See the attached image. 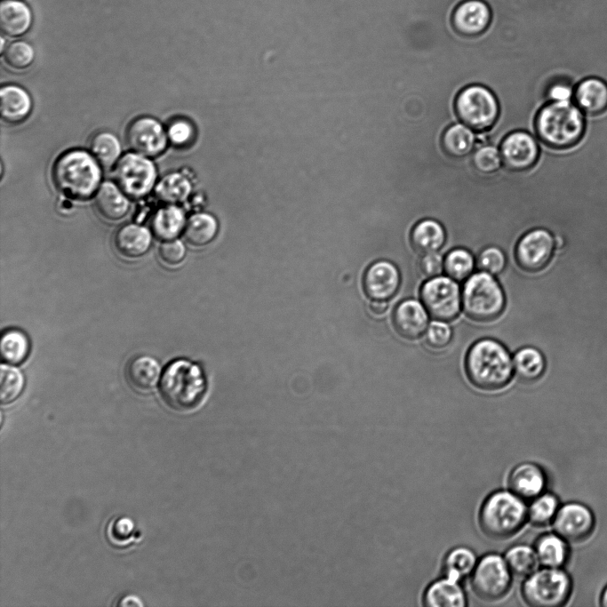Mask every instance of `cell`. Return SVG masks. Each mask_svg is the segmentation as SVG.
Returning <instances> with one entry per match:
<instances>
[{
    "label": "cell",
    "instance_id": "cell-1",
    "mask_svg": "<svg viewBox=\"0 0 607 607\" xmlns=\"http://www.w3.org/2000/svg\"><path fill=\"white\" fill-rule=\"evenodd\" d=\"M558 208L569 311L585 330L607 328V110L587 116L583 138L569 148Z\"/></svg>",
    "mask_w": 607,
    "mask_h": 607
},
{
    "label": "cell",
    "instance_id": "cell-2",
    "mask_svg": "<svg viewBox=\"0 0 607 607\" xmlns=\"http://www.w3.org/2000/svg\"><path fill=\"white\" fill-rule=\"evenodd\" d=\"M587 128V115L573 101H547L535 118V130L541 142L555 149L578 144Z\"/></svg>",
    "mask_w": 607,
    "mask_h": 607
},
{
    "label": "cell",
    "instance_id": "cell-3",
    "mask_svg": "<svg viewBox=\"0 0 607 607\" xmlns=\"http://www.w3.org/2000/svg\"><path fill=\"white\" fill-rule=\"evenodd\" d=\"M513 363L507 350L499 342L483 339L475 343L466 357L469 380L483 390L505 387L513 374Z\"/></svg>",
    "mask_w": 607,
    "mask_h": 607
},
{
    "label": "cell",
    "instance_id": "cell-4",
    "mask_svg": "<svg viewBox=\"0 0 607 607\" xmlns=\"http://www.w3.org/2000/svg\"><path fill=\"white\" fill-rule=\"evenodd\" d=\"M52 175L56 188L63 195L77 200L90 198L101 179L96 158L81 149L60 155L53 164Z\"/></svg>",
    "mask_w": 607,
    "mask_h": 607
},
{
    "label": "cell",
    "instance_id": "cell-5",
    "mask_svg": "<svg viewBox=\"0 0 607 607\" xmlns=\"http://www.w3.org/2000/svg\"><path fill=\"white\" fill-rule=\"evenodd\" d=\"M206 382L201 368L187 360H176L164 370L159 391L164 403L176 411L196 408L204 396Z\"/></svg>",
    "mask_w": 607,
    "mask_h": 607
},
{
    "label": "cell",
    "instance_id": "cell-6",
    "mask_svg": "<svg viewBox=\"0 0 607 607\" xmlns=\"http://www.w3.org/2000/svg\"><path fill=\"white\" fill-rule=\"evenodd\" d=\"M528 517V509L520 497L513 492L499 491L483 502L479 523L489 537L503 539L517 533Z\"/></svg>",
    "mask_w": 607,
    "mask_h": 607
},
{
    "label": "cell",
    "instance_id": "cell-7",
    "mask_svg": "<svg viewBox=\"0 0 607 607\" xmlns=\"http://www.w3.org/2000/svg\"><path fill=\"white\" fill-rule=\"evenodd\" d=\"M462 305L468 317L478 322L496 319L505 307L504 292L499 283L486 272L475 273L465 282Z\"/></svg>",
    "mask_w": 607,
    "mask_h": 607
},
{
    "label": "cell",
    "instance_id": "cell-8",
    "mask_svg": "<svg viewBox=\"0 0 607 607\" xmlns=\"http://www.w3.org/2000/svg\"><path fill=\"white\" fill-rule=\"evenodd\" d=\"M572 581L561 568L545 567L531 574L523 587V597L534 607H560L571 597Z\"/></svg>",
    "mask_w": 607,
    "mask_h": 607
},
{
    "label": "cell",
    "instance_id": "cell-9",
    "mask_svg": "<svg viewBox=\"0 0 607 607\" xmlns=\"http://www.w3.org/2000/svg\"><path fill=\"white\" fill-rule=\"evenodd\" d=\"M455 111L459 119L476 131L490 129L496 122L499 108L494 94L482 85H470L458 94Z\"/></svg>",
    "mask_w": 607,
    "mask_h": 607
},
{
    "label": "cell",
    "instance_id": "cell-10",
    "mask_svg": "<svg viewBox=\"0 0 607 607\" xmlns=\"http://www.w3.org/2000/svg\"><path fill=\"white\" fill-rule=\"evenodd\" d=\"M116 185L127 196L139 199L152 189L156 180L154 164L140 154L129 153L123 156L114 169Z\"/></svg>",
    "mask_w": 607,
    "mask_h": 607
},
{
    "label": "cell",
    "instance_id": "cell-11",
    "mask_svg": "<svg viewBox=\"0 0 607 607\" xmlns=\"http://www.w3.org/2000/svg\"><path fill=\"white\" fill-rule=\"evenodd\" d=\"M420 297L429 315L436 320L449 322L459 313L462 301L460 289L450 276L429 278L421 287Z\"/></svg>",
    "mask_w": 607,
    "mask_h": 607
},
{
    "label": "cell",
    "instance_id": "cell-12",
    "mask_svg": "<svg viewBox=\"0 0 607 607\" xmlns=\"http://www.w3.org/2000/svg\"><path fill=\"white\" fill-rule=\"evenodd\" d=\"M475 594L485 601H497L508 591L510 571L505 559L496 554L484 555L475 565L471 579Z\"/></svg>",
    "mask_w": 607,
    "mask_h": 607
},
{
    "label": "cell",
    "instance_id": "cell-13",
    "mask_svg": "<svg viewBox=\"0 0 607 607\" xmlns=\"http://www.w3.org/2000/svg\"><path fill=\"white\" fill-rule=\"evenodd\" d=\"M556 251L554 235L545 228H536L525 234L515 247L518 265L529 272H538L551 261Z\"/></svg>",
    "mask_w": 607,
    "mask_h": 607
},
{
    "label": "cell",
    "instance_id": "cell-14",
    "mask_svg": "<svg viewBox=\"0 0 607 607\" xmlns=\"http://www.w3.org/2000/svg\"><path fill=\"white\" fill-rule=\"evenodd\" d=\"M595 519L592 510L580 502H568L558 508L554 531L568 543H580L593 533Z\"/></svg>",
    "mask_w": 607,
    "mask_h": 607
},
{
    "label": "cell",
    "instance_id": "cell-15",
    "mask_svg": "<svg viewBox=\"0 0 607 607\" xmlns=\"http://www.w3.org/2000/svg\"><path fill=\"white\" fill-rule=\"evenodd\" d=\"M125 139L130 148L135 153L153 157L164 150L168 137L158 121L141 116L129 124Z\"/></svg>",
    "mask_w": 607,
    "mask_h": 607
},
{
    "label": "cell",
    "instance_id": "cell-16",
    "mask_svg": "<svg viewBox=\"0 0 607 607\" xmlns=\"http://www.w3.org/2000/svg\"><path fill=\"white\" fill-rule=\"evenodd\" d=\"M539 154L535 139L524 132H514L502 141L500 156L510 170L523 171L535 164Z\"/></svg>",
    "mask_w": 607,
    "mask_h": 607
},
{
    "label": "cell",
    "instance_id": "cell-17",
    "mask_svg": "<svg viewBox=\"0 0 607 607\" xmlns=\"http://www.w3.org/2000/svg\"><path fill=\"white\" fill-rule=\"evenodd\" d=\"M400 274L397 268L387 260L372 263L365 270L363 287L366 295L373 300H387L397 292Z\"/></svg>",
    "mask_w": 607,
    "mask_h": 607
},
{
    "label": "cell",
    "instance_id": "cell-18",
    "mask_svg": "<svg viewBox=\"0 0 607 607\" xmlns=\"http://www.w3.org/2000/svg\"><path fill=\"white\" fill-rule=\"evenodd\" d=\"M491 9L482 0H466L461 2L452 14V24L455 29L465 36H477L490 25Z\"/></svg>",
    "mask_w": 607,
    "mask_h": 607
},
{
    "label": "cell",
    "instance_id": "cell-19",
    "mask_svg": "<svg viewBox=\"0 0 607 607\" xmlns=\"http://www.w3.org/2000/svg\"><path fill=\"white\" fill-rule=\"evenodd\" d=\"M393 323L403 338H419L427 328L428 315L420 302L414 300L402 301L395 309Z\"/></svg>",
    "mask_w": 607,
    "mask_h": 607
},
{
    "label": "cell",
    "instance_id": "cell-20",
    "mask_svg": "<svg viewBox=\"0 0 607 607\" xmlns=\"http://www.w3.org/2000/svg\"><path fill=\"white\" fill-rule=\"evenodd\" d=\"M573 101L587 116H597L607 110V82L591 76L575 86Z\"/></svg>",
    "mask_w": 607,
    "mask_h": 607
},
{
    "label": "cell",
    "instance_id": "cell-21",
    "mask_svg": "<svg viewBox=\"0 0 607 607\" xmlns=\"http://www.w3.org/2000/svg\"><path fill=\"white\" fill-rule=\"evenodd\" d=\"M508 485L511 491L521 499H534L542 493L546 475L538 465L522 463L510 473Z\"/></svg>",
    "mask_w": 607,
    "mask_h": 607
},
{
    "label": "cell",
    "instance_id": "cell-22",
    "mask_svg": "<svg viewBox=\"0 0 607 607\" xmlns=\"http://www.w3.org/2000/svg\"><path fill=\"white\" fill-rule=\"evenodd\" d=\"M151 235L143 227L127 224L115 233L114 246L124 258L134 259L142 256L149 249Z\"/></svg>",
    "mask_w": 607,
    "mask_h": 607
},
{
    "label": "cell",
    "instance_id": "cell-23",
    "mask_svg": "<svg viewBox=\"0 0 607 607\" xmlns=\"http://www.w3.org/2000/svg\"><path fill=\"white\" fill-rule=\"evenodd\" d=\"M0 114L3 121L17 124L24 121L32 108L29 94L17 85H5L0 91Z\"/></svg>",
    "mask_w": 607,
    "mask_h": 607
},
{
    "label": "cell",
    "instance_id": "cell-24",
    "mask_svg": "<svg viewBox=\"0 0 607 607\" xmlns=\"http://www.w3.org/2000/svg\"><path fill=\"white\" fill-rule=\"evenodd\" d=\"M125 196L116 185L110 182L103 183L98 189L94 199L97 212L109 221L123 219L130 208Z\"/></svg>",
    "mask_w": 607,
    "mask_h": 607
},
{
    "label": "cell",
    "instance_id": "cell-25",
    "mask_svg": "<svg viewBox=\"0 0 607 607\" xmlns=\"http://www.w3.org/2000/svg\"><path fill=\"white\" fill-rule=\"evenodd\" d=\"M424 604L427 607H464L467 600L458 581L446 578L435 581L427 588Z\"/></svg>",
    "mask_w": 607,
    "mask_h": 607
},
{
    "label": "cell",
    "instance_id": "cell-26",
    "mask_svg": "<svg viewBox=\"0 0 607 607\" xmlns=\"http://www.w3.org/2000/svg\"><path fill=\"white\" fill-rule=\"evenodd\" d=\"M160 365L153 357L140 355L129 361L125 368L127 381L135 388L148 391L156 387L160 379Z\"/></svg>",
    "mask_w": 607,
    "mask_h": 607
},
{
    "label": "cell",
    "instance_id": "cell-27",
    "mask_svg": "<svg viewBox=\"0 0 607 607\" xmlns=\"http://www.w3.org/2000/svg\"><path fill=\"white\" fill-rule=\"evenodd\" d=\"M32 20L28 6L15 0H4L0 4V28L9 36L24 34L30 27Z\"/></svg>",
    "mask_w": 607,
    "mask_h": 607
},
{
    "label": "cell",
    "instance_id": "cell-28",
    "mask_svg": "<svg viewBox=\"0 0 607 607\" xmlns=\"http://www.w3.org/2000/svg\"><path fill=\"white\" fill-rule=\"evenodd\" d=\"M445 241L442 225L434 220H424L415 225L411 234L414 250L421 254L436 252Z\"/></svg>",
    "mask_w": 607,
    "mask_h": 607
},
{
    "label": "cell",
    "instance_id": "cell-29",
    "mask_svg": "<svg viewBox=\"0 0 607 607\" xmlns=\"http://www.w3.org/2000/svg\"><path fill=\"white\" fill-rule=\"evenodd\" d=\"M535 552L539 563L548 568H561L569 558L568 542L556 533L539 537Z\"/></svg>",
    "mask_w": 607,
    "mask_h": 607
},
{
    "label": "cell",
    "instance_id": "cell-30",
    "mask_svg": "<svg viewBox=\"0 0 607 607\" xmlns=\"http://www.w3.org/2000/svg\"><path fill=\"white\" fill-rule=\"evenodd\" d=\"M185 227L183 212L169 205L158 209L151 218V231L158 239L168 241L175 238Z\"/></svg>",
    "mask_w": 607,
    "mask_h": 607
},
{
    "label": "cell",
    "instance_id": "cell-31",
    "mask_svg": "<svg viewBox=\"0 0 607 607\" xmlns=\"http://www.w3.org/2000/svg\"><path fill=\"white\" fill-rule=\"evenodd\" d=\"M475 142V136L471 128L456 124L447 128L442 137L444 151L453 157H463L468 155Z\"/></svg>",
    "mask_w": 607,
    "mask_h": 607
},
{
    "label": "cell",
    "instance_id": "cell-32",
    "mask_svg": "<svg viewBox=\"0 0 607 607\" xmlns=\"http://www.w3.org/2000/svg\"><path fill=\"white\" fill-rule=\"evenodd\" d=\"M513 366L521 379L531 382L539 379L543 375L546 361L538 349L524 347L515 353Z\"/></svg>",
    "mask_w": 607,
    "mask_h": 607
},
{
    "label": "cell",
    "instance_id": "cell-33",
    "mask_svg": "<svg viewBox=\"0 0 607 607\" xmlns=\"http://www.w3.org/2000/svg\"><path fill=\"white\" fill-rule=\"evenodd\" d=\"M217 233V223L209 214L200 213L188 219L184 227V237L194 246L209 244Z\"/></svg>",
    "mask_w": 607,
    "mask_h": 607
},
{
    "label": "cell",
    "instance_id": "cell-34",
    "mask_svg": "<svg viewBox=\"0 0 607 607\" xmlns=\"http://www.w3.org/2000/svg\"><path fill=\"white\" fill-rule=\"evenodd\" d=\"M476 565V557L474 552L464 547H459L451 550L443 563L446 577L459 581L470 574Z\"/></svg>",
    "mask_w": 607,
    "mask_h": 607
},
{
    "label": "cell",
    "instance_id": "cell-35",
    "mask_svg": "<svg viewBox=\"0 0 607 607\" xmlns=\"http://www.w3.org/2000/svg\"><path fill=\"white\" fill-rule=\"evenodd\" d=\"M191 190L188 179L178 172L169 173L156 186V196L166 204H176L187 198Z\"/></svg>",
    "mask_w": 607,
    "mask_h": 607
},
{
    "label": "cell",
    "instance_id": "cell-36",
    "mask_svg": "<svg viewBox=\"0 0 607 607\" xmlns=\"http://www.w3.org/2000/svg\"><path fill=\"white\" fill-rule=\"evenodd\" d=\"M505 561L510 572L518 577H529L536 571L539 563L535 549L525 545L509 548Z\"/></svg>",
    "mask_w": 607,
    "mask_h": 607
},
{
    "label": "cell",
    "instance_id": "cell-37",
    "mask_svg": "<svg viewBox=\"0 0 607 607\" xmlns=\"http://www.w3.org/2000/svg\"><path fill=\"white\" fill-rule=\"evenodd\" d=\"M1 355L8 364L23 363L29 352V342L27 336L20 331H6L1 339Z\"/></svg>",
    "mask_w": 607,
    "mask_h": 607
},
{
    "label": "cell",
    "instance_id": "cell-38",
    "mask_svg": "<svg viewBox=\"0 0 607 607\" xmlns=\"http://www.w3.org/2000/svg\"><path fill=\"white\" fill-rule=\"evenodd\" d=\"M90 149L100 164L110 166L118 161L121 145L118 139L111 132H100L92 139Z\"/></svg>",
    "mask_w": 607,
    "mask_h": 607
},
{
    "label": "cell",
    "instance_id": "cell-39",
    "mask_svg": "<svg viewBox=\"0 0 607 607\" xmlns=\"http://www.w3.org/2000/svg\"><path fill=\"white\" fill-rule=\"evenodd\" d=\"M558 508V499L554 494H540L528 508V518L536 526H546L553 522Z\"/></svg>",
    "mask_w": 607,
    "mask_h": 607
},
{
    "label": "cell",
    "instance_id": "cell-40",
    "mask_svg": "<svg viewBox=\"0 0 607 607\" xmlns=\"http://www.w3.org/2000/svg\"><path fill=\"white\" fill-rule=\"evenodd\" d=\"M24 377L16 368L2 364L0 370V401L8 404L15 401L24 387Z\"/></svg>",
    "mask_w": 607,
    "mask_h": 607
},
{
    "label": "cell",
    "instance_id": "cell-41",
    "mask_svg": "<svg viewBox=\"0 0 607 607\" xmlns=\"http://www.w3.org/2000/svg\"><path fill=\"white\" fill-rule=\"evenodd\" d=\"M475 267L472 254L465 249L451 251L443 261L446 274L454 280L462 281L467 278Z\"/></svg>",
    "mask_w": 607,
    "mask_h": 607
},
{
    "label": "cell",
    "instance_id": "cell-42",
    "mask_svg": "<svg viewBox=\"0 0 607 607\" xmlns=\"http://www.w3.org/2000/svg\"><path fill=\"white\" fill-rule=\"evenodd\" d=\"M35 52L32 46L21 40L10 43L4 52L6 64L13 69L28 68L33 62Z\"/></svg>",
    "mask_w": 607,
    "mask_h": 607
},
{
    "label": "cell",
    "instance_id": "cell-43",
    "mask_svg": "<svg viewBox=\"0 0 607 607\" xmlns=\"http://www.w3.org/2000/svg\"><path fill=\"white\" fill-rule=\"evenodd\" d=\"M501 156L493 146L479 148L473 155V164L481 172L491 173L500 167Z\"/></svg>",
    "mask_w": 607,
    "mask_h": 607
},
{
    "label": "cell",
    "instance_id": "cell-44",
    "mask_svg": "<svg viewBox=\"0 0 607 607\" xmlns=\"http://www.w3.org/2000/svg\"><path fill=\"white\" fill-rule=\"evenodd\" d=\"M506 265V258L503 252L497 247L484 249L477 259V266L480 270L491 275H498Z\"/></svg>",
    "mask_w": 607,
    "mask_h": 607
},
{
    "label": "cell",
    "instance_id": "cell-45",
    "mask_svg": "<svg viewBox=\"0 0 607 607\" xmlns=\"http://www.w3.org/2000/svg\"><path fill=\"white\" fill-rule=\"evenodd\" d=\"M451 339V330L443 321L433 322L427 328L426 339L427 344L434 348H443L448 345Z\"/></svg>",
    "mask_w": 607,
    "mask_h": 607
},
{
    "label": "cell",
    "instance_id": "cell-46",
    "mask_svg": "<svg viewBox=\"0 0 607 607\" xmlns=\"http://www.w3.org/2000/svg\"><path fill=\"white\" fill-rule=\"evenodd\" d=\"M158 253L164 263L176 266L184 260L186 250L180 241L168 240L160 245Z\"/></svg>",
    "mask_w": 607,
    "mask_h": 607
},
{
    "label": "cell",
    "instance_id": "cell-47",
    "mask_svg": "<svg viewBox=\"0 0 607 607\" xmlns=\"http://www.w3.org/2000/svg\"><path fill=\"white\" fill-rule=\"evenodd\" d=\"M192 132V126L188 122L179 119L170 124L166 134L173 145L182 146L191 139Z\"/></svg>",
    "mask_w": 607,
    "mask_h": 607
},
{
    "label": "cell",
    "instance_id": "cell-48",
    "mask_svg": "<svg viewBox=\"0 0 607 607\" xmlns=\"http://www.w3.org/2000/svg\"><path fill=\"white\" fill-rule=\"evenodd\" d=\"M443 269V258L436 252L423 254L419 261V270L421 276L426 278H432L439 276Z\"/></svg>",
    "mask_w": 607,
    "mask_h": 607
},
{
    "label": "cell",
    "instance_id": "cell-49",
    "mask_svg": "<svg viewBox=\"0 0 607 607\" xmlns=\"http://www.w3.org/2000/svg\"><path fill=\"white\" fill-rule=\"evenodd\" d=\"M133 530V523L128 518H119L113 525L112 534L117 540H125Z\"/></svg>",
    "mask_w": 607,
    "mask_h": 607
},
{
    "label": "cell",
    "instance_id": "cell-50",
    "mask_svg": "<svg viewBox=\"0 0 607 607\" xmlns=\"http://www.w3.org/2000/svg\"><path fill=\"white\" fill-rule=\"evenodd\" d=\"M369 309L374 315H382L387 309V304L386 300H373L370 304Z\"/></svg>",
    "mask_w": 607,
    "mask_h": 607
},
{
    "label": "cell",
    "instance_id": "cell-51",
    "mask_svg": "<svg viewBox=\"0 0 607 607\" xmlns=\"http://www.w3.org/2000/svg\"><path fill=\"white\" fill-rule=\"evenodd\" d=\"M119 604H120V605H121V604H122V605H141V603L139 602V600L136 599L135 597L128 596V597H125V598L123 600V603H120Z\"/></svg>",
    "mask_w": 607,
    "mask_h": 607
},
{
    "label": "cell",
    "instance_id": "cell-52",
    "mask_svg": "<svg viewBox=\"0 0 607 607\" xmlns=\"http://www.w3.org/2000/svg\"><path fill=\"white\" fill-rule=\"evenodd\" d=\"M600 604L603 607H607V586L603 588L600 596Z\"/></svg>",
    "mask_w": 607,
    "mask_h": 607
}]
</instances>
